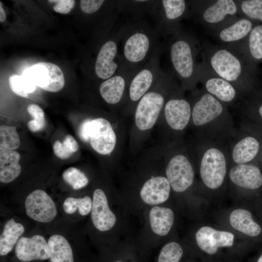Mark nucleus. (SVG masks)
Here are the masks:
<instances>
[{
	"mask_svg": "<svg viewBox=\"0 0 262 262\" xmlns=\"http://www.w3.org/2000/svg\"><path fill=\"white\" fill-rule=\"evenodd\" d=\"M199 81L203 84L207 93L218 100L230 102L236 97L235 87L230 82L219 77L210 67L202 55L199 65Z\"/></svg>",
	"mask_w": 262,
	"mask_h": 262,
	"instance_id": "16",
	"label": "nucleus"
},
{
	"mask_svg": "<svg viewBox=\"0 0 262 262\" xmlns=\"http://www.w3.org/2000/svg\"><path fill=\"white\" fill-rule=\"evenodd\" d=\"M154 2L153 0H118L117 7L120 14H123L130 19H142L148 14Z\"/></svg>",
	"mask_w": 262,
	"mask_h": 262,
	"instance_id": "30",
	"label": "nucleus"
},
{
	"mask_svg": "<svg viewBox=\"0 0 262 262\" xmlns=\"http://www.w3.org/2000/svg\"><path fill=\"white\" fill-rule=\"evenodd\" d=\"M226 174V162L221 151L216 148L208 149L201 159L200 174L205 185L212 189L221 186Z\"/></svg>",
	"mask_w": 262,
	"mask_h": 262,
	"instance_id": "13",
	"label": "nucleus"
},
{
	"mask_svg": "<svg viewBox=\"0 0 262 262\" xmlns=\"http://www.w3.org/2000/svg\"><path fill=\"white\" fill-rule=\"evenodd\" d=\"M254 26L253 21L240 16L231 24L212 34L222 46L234 49L246 40Z\"/></svg>",
	"mask_w": 262,
	"mask_h": 262,
	"instance_id": "18",
	"label": "nucleus"
},
{
	"mask_svg": "<svg viewBox=\"0 0 262 262\" xmlns=\"http://www.w3.org/2000/svg\"><path fill=\"white\" fill-rule=\"evenodd\" d=\"M91 217L94 226L101 232L110 230L116 223V216L111 210L106 194L101 189L97 188L94 191Z\"/></svg>",
	"mask_w": 262,
	"mask_h": 262,
	"instance_id": "20",
	"label": "nucleus"
},
{
	"mask_svg": "<svg viewBox=\"0 0 262 262\" xmlns=\"http://www.w3.org/2000/svg\"><path fill=\"white\" fill-rule=\"evenodd\" d=\"M221 102L212 95L205 93L192 107V118L196 126L207 124L218 117L223 111Z\"/></svg>",
	"mask_w": 262,
	"mask_h": 262,
	"instance_id": "22",
	"label": "nucleus"
},
{
	"mask_svg": "<svg viewBox=\"0 0 262 262\" xmlns=\"http://www.w3.org/2000/svg\"><path fill=\"white\" fill-rule=\"evenodd\" d=\"M50 262H74L72 247L63 235L54 234L48 240Z\"/></svg>",
	"mask_w": 262,
	"mask_h": 262,
	"instance_id": "28",
	"label": "nucleus"
},
{
	"mask_svg": "<svg viewBox=\"0 0 262 262\" xmlns=\"http://www.w3.org/2000/svg\"><path fill=\"white\" fill-rule=\"evenodd\" d=\"M257 262H262V254L259 258Z\"/></svg>",
	"mask_w": 262,
	"mask_h": 262,
	"instance_id": "46",
	"label": "nucleus"
},
{
	"mask_svg": "<svg viewBox=\"0 0 262 262\" xmlns=\"http://www.w3.org/2000/svg\"><path fill=\"white\" fill-rule=\"evenodd\" d=\"M25 231L23 225L11 218L5 223L0 236V255L3 256L10 253L16 246Z\"/></svg>",
	"mask_w": 262,
	"mask_h": 262,
	"instance_id": "27",
	"label": "nucleus"
},
{
	"mask_svg": "<svg viewBox=\"0 0 262 262\" xmlns=\"http://www.w3.org/2000/svg\"><path fill=\"white\" fill-rule=\"evenodd\" d=\"M49 2L55 3L53 7L54 11L66 14L73 9L75 1L73 0H49Z\"/></svg>",
	"mask_w": 262,
	"mask_h": 262,
	"instance_id": "39",
	"label": "nucleus"
},
{
	"mask_svg": "<svg viewBox=\"0 0 262 262\" xmlns=\"http://www.w3.org/2000/svg\"><path fill=\"white\" fill-rule=\"evenodd\" d=\"M138 70L121 66L115 74L104 80L99 86V92L104 101L121 109L126 101L130 82Z\"/></svg>",
	"mask_w": 262,
	"mask_h": 262,
	"instance_id": "10",
	"label": "nucleus"
},
{
	"mask_svg": "<svg viewBox=\"0 0 262 262\" xmlns=\"http://www.w3.org/2000/svg\"><path fill=\"white\" fill-rule=\"evenodd\" d=\"M172 72L182 90L190 89L199 81L197 57L199 41L192 33L182 29L170 36L167 44Z\"/></svg>",
	"mask_w": 262,
	"mask_h": 262,
	"instance_id": "3",
	"label": "nucleus"
},
{
	"mask_svg": "<svg viewBox=\"0 0 262 262\" xmlns=\"http://www.w3.org/2000/svg\"><path fill=\"white\" fill-rule=\"evenodd\" d=\"M234 237L230 232L217 230L209 226L201 227L196 234L198 246L209 255L215 254L219 247L231 246Z\"/></svg>",
	"mask_w": 262,
	"mask_h": 262,
	"instance_id": "19",
	"label": "nucleus"
},
{
	"mask_svg": "<svg viewBox=\"0 0 262 262\" xmlns=\"http://www.w3.org/2000/svg\"><path fill=\"white\" fill-rule=\"evenodd\" d=\"M229 223L235 229L250 236H256L261 232L260 226L252 218L251 213L245 209H238L231 212Z\"/></svg>",
	"mask_w": 262,
	"mask_h": 262,
	"instance_id": "29",
	"label": "nucleus"
},
{
	"mask_svg": "<svg viewBox=\"0 0 262 262\" xmlns=\"http://www.w3.org/2000/svg\"><path fill=\"white\" fill-rule=\"evenodd\" d=\"M9 86L12 91L17 95L27 98L33 92L36 85L28 78L22 75L13 74L9 78Z\"/></svg>",
	"mask_w": 262,
	"mask_h": 262,
	"instance_id": "34",
	"label": "nucleus"
},
{
	"mask_svg": "<svg viewBox=\"0 0 262 262\" xmlns=\"http://www.w3.org/2000/svg\"><path fill=\"white\" fill-rule=\"evenodd\" d=\"M104 2L105 0H81L80 6L84 13L90 14L100 9Z\"/></svg>",
	"mask_w": 262,
	"mask_h": 262,
	"instance_id": "38",
	"label": "nucleus"
},
{
	"mask_svg": "<svg viewBox=\"0 0 262 262\" xmlns=\"http://www.w3.org/2000/svg\"><path fill=\"white\" fill-rule=\"evenodd\" d=\"M178 86L173 72L163 69L155 83L138 101L134 111L129 133L131 151H139L158 124L167 99Z\"/></svg>",
	"mask_w": 262,
	"mask_h": 262,
	"instance_id": "1",
	"label": "nucleus"
},
{
	"mask_svg": "<svg viewBox=\"0 0 262 262\" xmlns=\"http://www.w3.org/2000/svg\"><path fill=\"white\" fill-rule=\"evenodd\" d=\"M23 75L36 86L50 92L61 90L65 85L62 71L57 65L48 62H39L27 68Z\"/></svg>",
	"mask_w": 262,
	"mask_h": 262,
	"instance_id": "12",
	"label": "nucleus"
},
{
	"mask_svg": "<svg viewBox=\"0 0 262 262\" xmlns=\"http://www.w3.org/2000/svg\"><path fill=\"white\" fill-rule=\"evenodd\" d=\"M15 252L16 258L22 262L44 261L50 257L48 241L39 234L21 237L15 246Z\"/></svg>",
	"mask_w": 262,
	"mask_h": 262,
	"instance_id": "17",
	"label": "nucleus"
},
{
	"mask_svg": "<svg viewBox=\"0 0 262 262\" xmlns=\"http://www.w3.org/2000/svg\"><path fill=\"white\" fill-rule=\"evenodd\" d=\"M165 45L162 43L148 61L132 77L129 85L125 103L121 109L123 115H133L138 101L159 78L163 70L160 66V58Z\"/></svg>",
	"mask_w": 262,
	"mask_h": 262,
	"instance_id": "7",
	"label": "nucleus"
},
{
	"mask_svg": "<svg viewBox=\"0 0 262 262\" xmlns=\"http://www.w3.org/2000/svg\"><path fill=\"white\" fill-rule=\"evenodd\" d=\"M24 207L27 215L36 222L47 223L56 216V206L49 195L41 189H36L26 197Z\"/></svg>",
	"mask_w": 262,
	"mask_h": 262,
	"instance_id": "15",
	"label": "nucleus"
},
{
	"mask_svg": "<svg viewBox=\"0 0 262 262\" xmlns=\"http://www.w3.org/2000/svg\"><path fill=\"white\" fill-rule=\"evenodd\" d=\"M118 29L102 44L94 63V72L99 79L107 80L118 70L122 64Z\"/></svg>",
	"mask_w": 262,
	"mask_h": 262,
	"instance_id": "9",
	"label": "nucleus"
},
{
	"mask_svg": "<svg viewBox=\"0 0 262 262\" xmlns=\"http://www.w3.org/2000/svg\"><path fill=\"white\" fill-rule=\"evenodd\" d=\"M171 186L166 177L152 176L146 180L139 192L141 199L150 205L166 201L170 195Z\"/></svg>",
	"mask_w": 262,
	"mask_h": 262,
	"instance_id": "21",
	"label": "nucleus"
},
{
	"mask_svg": "<svg viewBox=\"0 0 262 262\" xmlns=\"http://www.w3.org/2000/svg\"><path fill=\"white\" fill-rule=\"evenodd\" d=\"M189 1L156 0L148 15L154 22V29L160 37L172 36L181 29V21L188 16Z\"/></svg>",
	"mask_w": 262,
	"mask_h": 262,
	"instance_id": "8",
	"label": "nucleus"
},
{
	"mask_svg": "<svg viewBox=\"0 0 262 262\" xmlns=\"http://www.w3.org/2000/svg\"><path fill=\"white\" fill-rule=\"evenodd\" d=\"M233 50L253 65L262 61V24L254 25L246 40Z\"/></svg>",
	"mask_w": 262,
	"mask_h": 262,
	"instance_id": "24",
	"label": "nucleus"
},
{
	"mask_svg": "<svg viewBox=\"0 0 262 262\" xmlns=\"http://www.w3.org/2000/svg\"><path fill=\"white\" fill-rule=\"evenodd\" d=\"M20 154L14 150L0 149V181L3 183L12 182L21 172L19 164Z\"/></svg>",
	"mask_w": 262,
	"mask_h": 262,
	"instance_id": "25",
	"label": "nucleus"
},
{
	"mask_svg": "<svg viewBox=\"0 0 262 262\" xmlns=\"http://www.w3.org/2000/svg\"><path fill=\"white\" fill-rule=\"evenodd\" d=\"M203 47L202 55L211 69L234 86L246 85L255 76L254 65L235 50L205 43Z\"/></svg>",
	"mask_w": 262,
	"mask_h": 262,
	"instance_id": "4",
	"label": "nucleus"
},
{
	"mask_svg": "<svg viewBox=\"0 0 262 262\" xmlns=\"http://www.w3.org/2000/svg\"><path fill=\"white\" fill-rule=\"evenodd\" d=\"M45 126V121H38L33 119L28 123V127L32 132H35L42 130Z\"/></svg>",
	"mask_w": 262,
	"mask_h": 262,
	"instance_id": "43",
	"label": "nucleus"
},
{
	"mask_svg": "<svg viewBox=\"0 0 262 262\" xmlns=\"http://www.w3.org/2000/svg\"><path fill=\"white\" fill-rule=\"evenodd\" d=\"M165 172L171 187L176 192L185 191L193 183V166L188 158L182 153H177L169 157Z\"/></svg>",
	"mask_w": 262,
	"mask_h": 262,
	"instance_id": "14",
	"label": "nucleus"
},
{
	"mask_svg": "<svg viewBox=\"0 0 262 262\" xmlns=\"http://www.w3.org/2000/svg\"><path fill=\"white\" fill-rule=\"evenodd\" d=\"M230 180L241 187L256 189L262 185V174L260 169L250 164H238L231 168Z\"/></svg>",
	"mask_w": 262,
	"mask_h": 262,
	"instance_id": "23",
	"label": "nucleus"
},
{
	"mask_svg": "<svg viewBox=\"0 0 262 262\" xmlns=\"http://www.w3.org/2000/svg\"><path fill=\"white\" fill-rule=\"evenodd\" d=\"M259 149V144L255 138L245 137L234 146L232 154L233 160L237 164H244L253 159Z\"/></svg>",
	"mask_w": 262,
	"mask_h": 262,
	"instance_id": "31",
	"label": "nucleus"
},
{
	"mask_svg": "<svg viewBox=\"0 0 262 262\" xmlns=\"http://www.w3.org/2000/svg\"><path fill=\"white\" fill-rule=\"evenodd\" d=\"M63 209L67 214H73L77 210L83 216L88 214L92 207V200L88 196L82 197H68L63 202Z\"/></svg>",
	"mask_w": 262,
	"mask_h": 262,
	"instance_id": "33",
	"label": "nucleus"
},
{
	"mask_svg": "<svg viewBox=\"0 0 262 262\" xmlns=\"http://www.w3.org/2000/svg\"><path fill=\"white\" fill-rule=\"evenodd\" d=\"M149 219L153 232L159 236H165L173 225L174 213L170 208L155 206L150 211Z\"/></svg>",
	"mask_w": 262,
	"mask_h": 262,
	"instance_id": "26",
	"label": "nucleus"
},
{
	"mask_svg": "<svg viewBox=\"0 0 262 262\" xmlns=\"http://www.w3.org/2000/svg\"><path fill=\"white\" fill-rule=\"evenodd\" d=\"M191 16L211 33L231 24L239 16L236 0L189 1Z\"/></svg>",
	"mask_w": 262,
	"mask_h": 262,
	"instance_id": "6",
	"label": "nucleus"
},
{
	"mask_svg": "<svg viewBox=\"0 0 262 262\" xmlns=\"http://www.w3.org/2000/svg\"><path fill=\"white\" fill-rule=\"evenodd\" d=\"M20 144V138L15 127L0 126V149L15 150L19 147Z\"/></svg>",
	"mask_w": 262,
	"mask_h": 262,
	"instance_id": "35",
	"label": "nucleus"
},
{
	"mask_svg": "<svg viewBox=\"0 0 262 262\" xmlns=\"http://www.w3.org/2000/svg\"><path fill=\"white\" fill-rule=\"evenodd\" d=\"M62 176L64 181L74 190L82 188L89 183V179L85 173L76 167L66 169Z\"/></svg>",
	"mask_w": 262,
	"mask_h": 262,
	"instance_id": "36",
	"label": "nucleus"
},
{
	"mask_svg": "<svg viewBox=\"0 0 262 262\" xmlns=\"http://www.w3.org/2000/svg\"><path fill=\"white\" fill-rule=\"evenodd\" d=\"M239 16L262 22V0H236Z\"/></svg>",
	"mask_w": 262,
	"mask_h": 262,
	"instance_id": "32",
	"label": "nucleus"
},
{
	"mask_svg": "<svg viewBox=\"0 0 262 262\" xmlns=\"http://www.w3.org/2000/svg\"><path fill=\"white\" fill-rule=\"evenodd\" d=\"M27 111L33 117V119L39 121H45L43 110L37 105L31 104L27 107Z\"/></svg>",
	"mask_w": 262,
	"mask_h": 262,
	"instance_id": "41",
	"label": "nucleus"
},
{
	"mask_svg": "<svg viewBox=\"0 0 262 262\" xmlns=\"http://www.w3.org/2000/svg\"><path fill=\"white\" fill-rule=\"evenodd\" d=\"M63 144L72 153L78 150L79 145L75 138L71 135H67L65 136Z\"/></svg>",
	"mask_w": 262,
	"mask_h": 262,
	"instance_id": "42",
	"label": "nucleus"
},
{
	"mask_svg": "<svg viewBox=\"0 0 262 262\" xmlns=\"http://www.w3.org/2000/svg\"><path fill=\"white\" fill-rule=\"evenodd\" d=\"M52 147L55 155L61 159H67L72 154L59 140H56L54 143Z\"/></svg>",
	"mask_w": 262,
	"mask_h": 262,
	"instance_id": "40",
	"label": "nucleus"
},
{
	"mask_svg": "<svg viewBox=\"0 0 262 262\" xmlns=\"http://www.w3.org/2000/svg\"><path fill=\"white\" fill-rule=\"evenodd\" d=\"M259 113L260 115L261 116V117H262V104L261 105V106H260L259 108Z\"/></svg>",
	"mask_w": 262,
	"mask_h": 262,
	"instance_id": "45",
	"label": "nucleus"
},
{
	"mask_svg": "<svg viewBox=\"0 0 262 262\" xmlns=\"http://www.w3.org/2000/svg\"><path fill=\"white\" fill-rule=\"evenodd\" d=\"M183 249L178 243L170 242L162 248L158 258V262H180Z\"/></svg>",
	"mask_w": 262,
	"mask_h": 262,
	"instance_id": "37",
	"label": "nucleus"
},
{
	"mask_svg": "<svg viewBox=\"0 0 262 262\" xmlns=\"http://www.w3.org/2000/svg\"><path fill=\"white\" fill-rule=\"evenodd\" d=\"M182 89L177 87L167 99L160 118H164L171 130L181 131L188 125L192 115L190 102L182 94Z\"/></svg>",
	"mask_w": 262,
	"mask_h": 262,
	"instance_id": "11",
	"label": "nucleus"
},
{
	"mask_svg": "<svg viewBox=\"0 0 262 262\" xmlns=\"http://www.w3.org/2000/svg\"><path fill=\"white\" fill-rule=\"evenodd\" d=\"M115 262H124L122 261H115Z\"/></svg>",
	"mask_w": 262,
	"mask_h": 262,
	"instance_id": "47",
	"label": "nucleus"
},
{
	"mask_svg": "<svg viewBox=\"0 0 262 262\" xmlns=\"http://www.w3.org/2000/svg\"><path fill=\"white\" fill-rule=\"evenodd\" d=\"M121 45V66L139 70L161 45L154 28L143 19H129L117 28Z\"/></svg>",
	"mask_w": 262,
	"mask_h": 262,
	"instance_id": "2",
	"label": "nucleus"
},
{
	"mask_svg": "<svg viewBox=\"0 0 262 262\" xmlns=\"http://www.w3.org/2000/svg\"><path fill=\"white\" fill-rule=\"evenodd\" d=\"M86 136L84 142H89L92 148L103 156L122 150L125 131L123 122L119 118L112 123L107 118L99 117L85 120Z\"/></svg>",
	"mask_w": 262,
	"mask_h": 262,
	"instance_id": "5",
	"label": "nucleus"
},
{
	"mask_svg": "<svg viewBox=\"0 0 262 262\" xmlns=\"http://www.w3.org/2000/svg\"><path fill=\"white\" fill-rule=\"evenodd\" d=\"M6 19V15L5 12L2 7L1 2H0V21L4 22Z\"/></svg>",
	"mask_w": 262,
	"mask_h": 262,
	"instance_id": "44",
	"label": "nucleus"
}]
</instances>
